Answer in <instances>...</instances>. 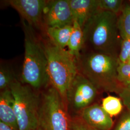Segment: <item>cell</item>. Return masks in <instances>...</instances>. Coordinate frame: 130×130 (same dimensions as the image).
Here are the masks:
<instances>
[{
	"instance_id": "cell-1",
	"label": "cell",
	"mask_w": 130,
	"mask_h": 130,
	"mask_svg": "<svg viewBox=\"0 0 130 130\" xmlns=\"http://www.w3.org/2000/svg\"><path fill=\"white\" fill-rule=\"evenodd\" d=\"M25 34V55L21 82L38 91L50 85L48 63L42 38L23 20Z\"/></svg>"
},
{
	"instance_id": "cell-2",
	"label": "cell",
	"mask_w": 130,
	"mask_h": 130,
	"mask_svg": "<svg viewBox=\"0 0 130 130\" xmlns=\"http://www.w3.org/2000/svg\"><path fill=\"white\" fill-rule=\"evenodd\" d=\"M78 70L96 87L106 92H116L118 86L117 57L105 53L91 51L83 54L77 59Z\"/></svg>"
},
{
	"instance_id": "cell-3",
	"label": "cell",
	"mask_w": 130,
	"mask_h": 130,
	"mask_svg": "<svg viewBox=\"0 0 130 130\" xmlns=\"http://www.w3.org/2000/svg\"><path fill=\"white\" fill-rule=\"evenodd\" d=\"M117 14L99 9L84 26V46L90 47L92 51L115 55L120 33Z\"/></svg>"
},
{
	"instance_id": "cell-4",
	"label": "cell",
	"mask_w": 130,
	"mask_h": 130,
	"mask_svg": "<svg viewBox=\"0 0 130 130\" xmlns=\"http://www.w3.org/2000/svg\"><path fill=\"white\" fill-rule=\"evenodd\" d=\"M46 37L42 39L47 59L50 84L59 92L67 105V90L78 73L77 59L68 50L58 46Z\"/></svg>"
},
{
	"instance_id": "cell-5",
	"label": "cell",
	"mask_w": 130,
	"mask_h": 130,
	"mask_svg": "<svg viewBox=\"0 0 130 130\" xmlns=\"http://www.w3.org/2000/svg\"><path fill=\"white\" fill-rule=\"evenodd\" d=\"M68 107L50 84L41 95L38 130H71Z\"/></svg>"
},
{
	"instance_id": "cell-6",
	"label": "cell",
	"mask_w": 130,
	"mask_h": 130,
	"mask_svg": "<svg viewBox=\"0 0 130 130\" xmlns=\"http://www.w3.org/2000/svg\"><path fill=\"white\" fill-rule=\"evenodd\" d=\"M19 130H38L41 96L29 85L16 79L10 87Z\"/></svg>"
},
{
	"instance_id": "cell-7",
	"label": "cell",
	"mask_w": 130,
	"mask_h": 130,
	"mask_svg": "<svg viewBox=\"0 0 130 130\" xmlns=\"http://www.w3.org/2000/svg\"><path fill=\"white\" fill-rule=\"evenodd\" d=\"M98 91L91 82L78 72L67 92V106L75 111H82L91 105L96 96Z\"/></svg>"
},
{
	"instance_id": "cell-8",
	"label": "cell",
	"mask_w": 130,
	"mask_h": 130,
	"mask_svg": "<svg viewBox=\"0 0 130 130\" xmlns=\"http://www.w3.org/2000/svg\"><path fill=\"white\" fill-rule=\"evenodd\" d=\"M45 0H10L8 3L15 10L23 20L33 28H44L43 14L48 3Z\"/></svg>"
},
{
	"instance_id": "cell-9",
	"label": "cell",
	"mask_w": 130,
	"mask_h": 130,
	"mask_svg": "<svg viewBox=\"0 0 130 130\" xmlns=\"http://www.w3.org/2000/svg\"><path fill=\"white\" fill-rule=\"evenodd\" d=\"M73 16L69 0L49 1L43 14L45 29L72 25Z\"/></svg>"
},
{
	"instance_id": "cell-10",
	"label": "cell",
	"mask_w": 130,
	"mask_h": 130,
	"mask_svg": "<svg viewBox=\"0 0 130 130\" xmlns=\"http://www.w3.org/2000/svg\"><path fill=\"white\" fill-rule=\"evenodd\" d=\"M80 119L87 125L98 130H110L113 121L102 106L94 104L80 112Z\"/></svg>"
},
{
	"instance_id": "cell-11",
	"label": "cell",
	"mask_w": 130,
	"mask_h": 130,
	"mask_svg": "<svg viewBox=\"0 0 130 130\" xmlns=\"http://www.w3.org/2000/svg\"><path fill=\"white\" fill-rule=\"evenodd\" d=\"M74 20L83 28L99 8V0H69Z\"/></svg>"
},
{
	"instance_id": "cell-12",
	"label": "cell",
	"mask_w": 130,
	"mask_h": 130,
	"mask_svg": "<svg viewBox=\"0 0 130 130\" xmlns=\"http://www.w3.org/2000/svg\"><path fill=\"white\" fill-rule=\"evenodd\" d=\"M0 121L14 130H19L14 108V100L10 89L0 93Z\"/></svg>"
},
{
	"instance_id": "cell-13",
	"label": "cell",
	"mask_w": 130,
	"mask_h": 130,
	"mask_svg": "<svg viewBox=\"0 0 130 130\" xmlns=\"http://www.w3.org/2000/svg\"><path fill=\"white\" fill-rule=\"evenodd\" d=\"M48 38L58 46L65 49L68 46L72 31V25L62 27H48L45 29Z\"/></svg>"
},
{
	"instance_id": "cell-14",
	"label": "cell",
	"mask_w": 130,
	"mask_h": 130,
	"mask_svg": "<svg viewBox=\"0 0 130 130\" xmlns=\"http://www.w3.org/2000/svg\"><path fill=\"white\" fill-rule=\"evenodd\" d=\"M84 43L83 29L77 21L74 20L72 25V31L67 46L68 51L77 59L84 48Z\"/></svg>"
},
{
	"instance_id": "cell-15",
	"label": "cell",
	"mask_w": 130,
	"mask_h": 130,
	"mask_svg": "<svg viewBox=\"0 0 130 130\" xmlns=\"http://www.w3.org/2000/svg\"><path fill=\"white\" fill-rule=\"evenodd\" d=\"M118 28L122 40L130 37V5H124L118 18Z\"/></svg>"
},
{
	"instance_id": "cell-16",
	"label": "cell",
	"mask_w": 130,
	"mask_h": 130,
	"mask_svg": "<svg viewBox=\"0 0 130 130\" xmlns=\"http://www.w3.org/2000/svg\"><path fill=\"white\" fill-rule=\"evenodd\" d=\"M102 107L110 116L119 114L122 110V104L121 100L115 96H108L102 101Z\"/></svg>"
},
{
	"instance_id": "cell-17",
	"label": "cell",
	"mask_w": 130,
	"mask_h": 130,
	"mask_svg": "<svg viewBox=\"0 0 130 130\" xmlns=\"http://www.w3.org/2000/svg\"><path fill=\"white\" fill-rule=\"evenodd\" d=\"M17 79L13 71L6 65L1 64L0 68V90L3 91L10 89L11 85Z\"/></svg>"
},
{
	"instance_id": "cell-18",
	"label": "cell",
	"mask_w": 130,
	"mask_h": 130,
	"mask_svg": "<svg viewBox=\"0 0 130 130\" xmlns=\"http://www.w3.org/2000/svg\"><path fill=\"white\" fill-rule=\"evenodd\" d=\"M118 82L124 87L130 88V63H119L117 69Z\"/></svg>"
},
{
	"instance_id": "cell-19",
	"label": "cell",
	"mask_w": 130,
	"mask_h": 130,
	"mask_svg": "<svg viewBox=\"0 0 130 130\" xmlns=\"http://www.w3.org/2000/svg\"><path fill=\"white\" fill-rule=\"evenodd\" d=\"M122 3L121 0H99V8L117 14L122 10Z\"/></svg>"
},
{
	"instance_id": "cell-20",
	"label": "cell",
	"mask_w": 130,
	"mask_h": 130,
	"mask_svg": "<svg viewBox=\"0 0 130 130\" xmlns=\"http://www.w3.org/2000/svg\"><path fill=\"white\" fill-rule=\"evenodd\" d=\"M130 55V37H129L121 40L120 51L118 57L119 63L127 62Z\"/></svg>"
},
{
	"instance_id": "cell-21",
	"label": "cell",
	"mask_w": 130,
	"mask_h": 130,
	"mask_svg": "<svg viewBox=\"0 0 130 130\" xmlns=\"http://www.w3.org/2000/svg\"><path fill=\"white\" fill-rule=\"evenodd\" d=\"M114 130H130V110L122 116Z\"/></svg>"
},
{
	"instance_id": "cell-22",
	"label": "cell",
	"mask_w": 130,
	"mask_h": 130,
	"mask_svg": "<svg viewBox=\"0 0 130 130\" xmlns=\"http://www.w3.org/2000/svg\"><path fill=\"white\" fill-rule=\"evenodd\" d=\"M70 128L71 130H98L87 125L80 119L70 121Z\"/></svg>"
},
{
	"instance_id": "cell-23",
	"label": "cell",
	"mask_w": 130,
	"mask_h": 130,
	"mask_svg": "<svg viewBox=\"0 0 130 130\" xmlns=\"http://www.w3.org/2000/svg\"><path fill=\"white\" fill-rule=\"evenodd\" d=\"M118 93L124 105L130 111V88L121 87Z\"/></svg>"
},
{
	"instance_id": "cell-24",
	"label": "cell",
	"mask_w": 130,
	"mask_h": 130,
	"mask_svg": "<svg viewBox=\"0 0 130 130\" xmlns=\"http://www.w3.org/2000/svg\"><path fill=\"white\" fill-rule=\"evenodd\" d=\"M0 130H14L9 126L0 121Z\"/></svg>"
},
{
	"instance_id": "cell-25",
	"label": "cell",
	"mask_w": 130,
	"mask_h": 130,
	"mask_svg": "<svg viewBox=\"0 0 130 130\" xmlns=\"http://www.w3.org/2000/svg\"><path fill=\"white\" fill-rule=\"evenodd\" d=\"M127 62L130 63V56H129V59H128V62Z\"/></svg>"
},
{
	"instance_id": "cell-26",
	"label": "cell",
	"mask_w": 130,
	"mask_h": 130,
	"mask_svg": "<svg viewBox=\"0 0 130 130\" xmlns=\"http://www.w3.org/2000/svg\"></svg>"
}]
</instances>
